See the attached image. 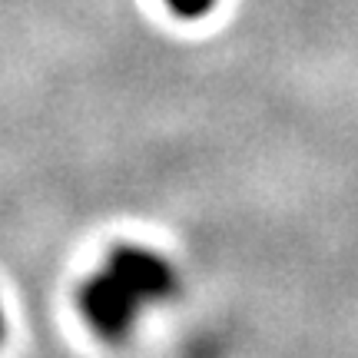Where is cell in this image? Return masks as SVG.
<instances>
[{
	"label": "cell",
	"mask_w": 358,
	"mask_h": 358,
	"mask_svg": "<svg viewBox=\"0 0 358 358\" xmlns=\"http://www.w3.org/2000/svg\"><path fill=\"white\" fill-rule=\"evenodd\" d=\"M166 3L176 13H182V17H199V13H206L213 7V0H166Z\"/></svg>",
	"instance_id": "obj_1"
}]
</instances>
